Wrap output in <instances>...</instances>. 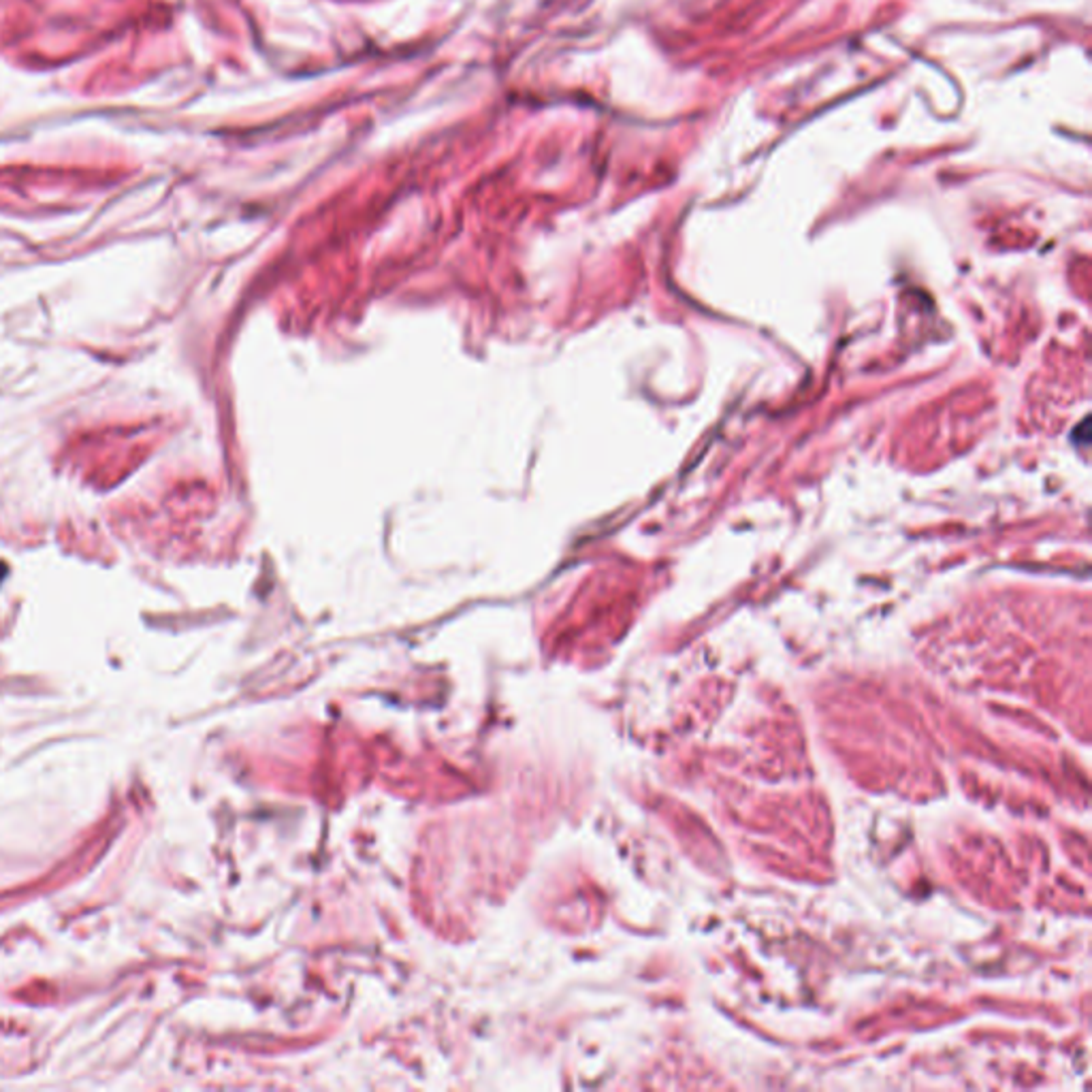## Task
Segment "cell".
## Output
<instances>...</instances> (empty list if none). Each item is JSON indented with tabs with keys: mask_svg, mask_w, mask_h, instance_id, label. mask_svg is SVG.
<instances>
[{
	"mask_svg": "<svg viewBox=\"0 0 1092 1092\" xmlns=\"http://www.w3.org/2000/svg\"><path fill=\"white\" fill-rule=\"evenodd\" d=\"M5 577H7V564H0V583L5 581Z\"/></svg>",
	"mask_w": 1092,
	"mask_h": 1092,
	"instance_id": "cell-1",
	"label": "cell"
}]
</instances>
